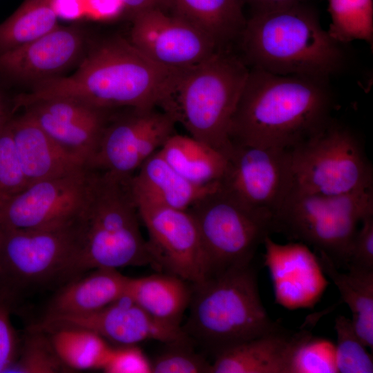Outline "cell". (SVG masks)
<instances>
[{"label": "cell", "mask_w": 373, "mask_h": 373, "mask_svg": "<svg viewBox=\"0 0 373 373\" xmlns=\"http://www.w3.org/2000/svg\"><path fill=\"white\" fill-rule=\"evenodd\" d=\"M335 106L329 79L249 68L231 119L233 145L289 150L322 129Z\"/></svg>", "instance_id": "6da1fadb"}, {"label": "cell", "mask_w": 373, "mask_h": 373, "mask_svg": "<svg viewBox=\"0 0 373 373\" xmlns=\"http://www.w3.org/2000/svg\"><path fill=\"white\" fill-rule=\"evenodd\" d=\"M180 71L152 61L129 41L113 38L95 47L72 75L33 84L17 97L16 106L66 97L105 111L158 107Z\"/></svg>", "instance_id": "7a4b0ae2"}, {"label": "cell", "mask_w": 373, "mask_h": 373, "mask_svg": "<svg viewBox=\"0 0 373 373\" xmlns=\"http://www.w3.org/2000/svg\"><path fill=\"white\" fill-rule=\"evenodd\" d=\"M238 41L249 68L276 75L329 80L349 62L347 44L330 36L308 3L251 15Z\"/></svg>", "instance_id": "3957f363"}, {"label": "cell", "mask_w": 373, "mask_h": 373, "mask_svg": "<svg viewBox=\"0 0 373 373\" xmlns=\"http://www.w3.org/2000/svg\"><path fill=\"white\" fill-rule=\"evenodd\" d=\"M131 177L90 169L79 216V249L66 276L96 269L152 265L142 236Z\"/></svg>", "instance_id": "277c9868"}, {"label": "cell", "mask_w": 373, "mask_h": 373, "mask_svg": "<svg viewBox=\"0 0 373 373\" xmlns=\"http://www.w3.org/2000/svg\"><path fill=\"white\" fill-rule=\"evenodd\" d=\"M249 70L240 56L219 49L201 63L182 69L158 107L190 136L228 159L233 149L230 122Z\"/></svg>", "instance_id": "5b68a950"}, {"label": "cell", "mask_w": 373, "mask_h": 373, "mask_svg": "<svg viewBox=\"0 0 373 373\" xmlns=\"http://www.w3.org/2000/svg\"><path fill=\"white\" fill-rule=\"evenodd\" d=\"M192 287L189 314L182 328L191 341L214 356L280 326L262 305L253 262Z\"/></svg>", "instance_id": "8992f818"}, {"label": "cell", "mask_w": 373, "mask_h": 373, "mask_svg": "<svg viewBox=\"0 0 373 373\" xmlns=\"http://www.w3.org/2000/svg\"><path fill=\"white\" fill-rule=\"evenodd\" d=\"M372 215L373 188L336 195L291 191L274 216V232L347 267L357 225Z\"/></svg>", "instance_id": "52a82bcc"}, {"label": "cell", "mask_w": 373, "mask_h": 373, "mask_svg": "<svg viewBox=\"0 0 373 373\" xmlns=\"http://www.w3.org/2000/svg\"><path fill=\"white\" fill-rule=\"evenodd\" d=\"M288 151L291 191L336 195L373 188V169L361 140L333 118Z\"/></svg>", "instance_id": "ba28073f"}, {"label": "cell", "mask_w": 373, "mask_h": 373, "mask_svg": "<svg viewBox=\"0 0 373 373\" xmlns=\"http://www.w3.org/2000/svg\"><path fill=\"white\" fill-rule=\"evenodd\" d=\"M187 210L198 227L207 278L252 263L260 245L274 232L271 214L245 207L220 186Z\"/></svg>", "instance_id": "9c48e42d"}, {"label": "cell", "mask_w": 373, "mask_h": 373, "mask_svg": "<svg viewBox=\"0 0 373 373\" xmlns=\"http://www.w3.org/2000/svg\"><path fill=\"white\" fill-rule=\"evenodd\" d=\"M126 108L111 112L90 168L130 177L175 133V122L162 110Z\"/></svg>", "instance_id": "30bf717a"}, {"label": "cell", "mask_w": 373, "mask_h": 373, "mask_svg": "<svg viewBox=\"0 0 373 373\" xmlns=\"http://www.w3.org/2000/svg\"><path fill=\"white\" fill-rule=\"evenodd\" d=\"M82 237L79 218L53 229L1 230L0 271L23 284L66 276Z\"/></svg>", "instance_id": "8fae6325"}, {"label": "cell", "mask_w": 373, "mask_h": 373, "mask_svg": "<svg viewBox=\"0 0 373 373\" xmlns=\"http://www.w3.org/2000/svg\"><path fill=\"white\" fill-rule=\"evenodd\" d=\"M288 150L233 145L220 186L240 204L273 216L293 189Z\"/></svg>", "instance_id": "7c38bea8"}, {"label": "cell", "mask_w": 373, "mask_h": 373, "mask_svg": "<svg viewBox=\"0 0 373 373\" xmlns=\"http://www.w3.org/2000/svg\"><path fill=\"white\" fill-rule=\"evenodd\" d=\"M90 168L28 184L0 203L1 230L46 229L66 226L79 218Z\"/></svg>", "instance_id": "4fadbf2b"}, {"label": "cell", "mask_w": 373, "mask_h": 373, "mask_svg": "<svg viewBox=\"0 0 373 373\" xmlns=\"http://www.w3.org/2000/svg\"><path fill=\"white\" fill-rule=\"evenodd\" d=\"M137 207L147 230L146 245L152 265L192 285L206 280L203 249L189 211L150 204Z\"/></svg>", "instance_id": "5bb4252c"}, {"label": "cell", "mask_w": 373, "mask_h": 373, "mask_svg": "<svg viewBox=\"0 0 373 373\" xmlns=\"http://www.w3.org/2000/svg\"><path fill=\"white\" fill-rule=\"evenodd\" d=\"M129 41L152 61L175 70L194 66L219 50L195 26L158 8L133 17Z\"/></svg>", "instance_id": "9a60e30c"}, {"label": "cell", "mask_w": 373, "mask_h": 373, "mask_svg": "<svg viewBox=\"0 0 373 373\" xmlns=\"http://www.w3.org/2000/svg\"><path fill=\"white\" fill-rule=\"evenodd\" d=\"M64 327L89 330L118 346L148 340L169 344L188 338L182 327L159 321L126 297L86 314L46 316L34 326L45 332Z\"/></svg>", "instance_id": "2e32d148"}, {"label": "cell", "mask_w": 373, "mask_h": 373, "mask_svg": "<svg viewBox=\"0 0 373 373\" xmlns=\"http://www.w3.org/2000/svg\"><path fill=\"white\" fill-rule=\"evenodd\" d=\"M262 245L276 303L289 310L313 308L329 284L318 256L301 242L279 244L268 236Z\"/></svg>", "instance_id": "e0dca14e"}, {"label": "cell", "mask_w": 373, "mask_h": 373, "mask_svg": "<svg viewBox=\"0 0 373 373\" xmlns=\"http://www.w3.org/2000/svg\"><path fill=\"white\" fill-rule=\"evenodd\" d=\"M84 46L82 32L60 27L17 47L0 52V72L35 84L60 76L81 57Z\"/></svg>", "instance_id": "ac0fdd59"}, {"label": "cell", "mask_w": 373, "mask_h": 373, "mask_svg": "<svg viewBox=\"0 0 373 373\" xmlns=\"http://www.w3.org/2000/svg\"><path fill=\"white\" fill-rule=\"evenodd\" d=\"M7 124L28 185L89 167L53 140L26 111Z\"/></svg>", "instance_id": "d6986e66"}, {"label": "cell", "mask_w": 373, "mask_h": 373, "mask_svg": "<svg viewBox=\"0 0 373 373\" xmlns=\"http://www.w3.org/2000/svg\"><path fill=\"white\" fill-rule=\"evenodd\" d=\"M310 332H294L280 325L216 355L210 373H288L293 352Z\"/></svg>", "instance_id": "ffe728a7"}, {"label": "cell", "mask_w": 373, "mask_h": 373, "mask_svg": "<svg viewBox=\"0 0 373 373\" xmlns=\"http://www.w3.org/2000/svg\"><path fill=\"white\" fill-rule=\"evenodd\" d=\"M136 205L150 204L187 210L220 182L194 184L176 172L157 151L139 168L130 180Z\"/></svg>", "instance_id": "44dd1931"}, {"label": "cell", "mask_w": 373, "mask_h": 373, "mask_svg": "<svg viewBox=\"0 0 373 373\" xmlns=\"http://www.w3.org/2000/svg\"><path fill=\"white\" fill-rule=\"evenodd\" d=\"M193 287L175 275L165 273L128 278L125 296L159 321L182 327Z\"/></svg>", "instance_id": "7402d4cb"}, {"label": "cell", "mask_w": 373, "mask_h": 373, "mask_svg": "<svg viewBox=\"0 0 373 373\" xmlns=\"http://www.w3.org/2000/svg\"><path fill=\"white\" fill-rule=\"evenodd\" d=\"M94 270L63 288L52 300L46 316L86 314L124 297L128 277L115 269Z\"/></svg>", "instance_id": "603a6c76"}, {"label": "cell", "mask_w": 373, "mask_h": 373, "mask_svg": "<svg viewBox=\"0 0 373 373\" xmlns=\"http://www.w3.org/2000/svg\"><path fill=\"white\" fill-rule=\"evenodd\" d=\"M173 15L207 35L219 49L238 41L247 19L242 0H169Z\"/></svg>", "instance_id": "cb8c5ba5"}, {"label": "cell", "mask_w": 373, "mask_h": 373, "mask_svg": "<svg viewBox=\"0 0 373 373\" xmlns=\"http://www.w3.org/2000/svg\"><path fill=\"white\" fill-rule=\"evenodd\" d=\"M158 151L176 172L200 185L220 182L228 164V159L209 145L175 133Z\"/></svg>", "instance_id": "d4e9b609"}, {"label": "cell", "mask_w": 373, "mask_h": 373, "mask_svg": "<svg viewBox=\"0 0 373 373\" xmlns=\"http://www.w3.org/2000/svg\"><path fill=\"white\" fill-rule=\"evenodd\" d=\"M318 260L325 275L338 288L342 300L352 312L353 327L364 345L373 350V271L348 269L346 273L325 253L318 251Z\"/></svg>", "instance_id": "484cf974"}, {"label": "cell", "mask_w": 373, "mask_h": 373, "mask_svg": "<svg viewBox=\"0 0 373 373\" xmlns=\"http://www.w3.org/2000/svg\"><path fill=\"white\" fill-rule=\"evenodd\" d=\"M24 108L53 140L83 159L90 167L111 111L92 119H58L34 106Z\"/></svg>", "instance_id": "4316f807"}, {"label": "cell", "mask_w": 373, "mask_h": 373, "mask_svg": "<svg viewBox=\"0 0 373 373\" xmlns=\"http://www.w3.org/2000/svg\"><path fill=\"white\" fill-rule=\"evenodd\" d=\"M50 332L56 354L69 369L103 370L113 350L105 339L85 329L64 327Z\"/></svg>", "instance_id": "83f0119b"}, {"label": "cell", "mask_w": 373, "mask_h": 373, "mask_svg": "<svg viewBox=\"0 0 373 373\" xmlns=\"http://www.w3.org/2000/svg\"><path fill=\"white\" fill-rule=\"evenodd\" d=\"M53 0H24L0 24V51L36 39L59 26Z\"/></svg>", "instance_id": "f1b7e54d"}, {"label": "cell", "mask_w": 373, "mask_h": 373, "mask_svg": "<svg viewBox=\"0 0 373 373\" xmlns=\"http://www.w3.org/2000/svg\"><path fill=\"white\" fill-rule=\"evenodd\" d=\"M331 18L328 32L336 41L348 44L362 40L372 46L373 0H327Z\"/></svg>", "instance_id": "f546056e"}, {"label": "cell", "mask_w": 373, "mask_h": 373, "mask_svg": "<svg viewBox=\"0 0 373 373\" xmlns=\"http://www.w3.org/2000/svg\"><path fill=\"white\" fill-rule=\"evenodd\" d=\"M68 368L56 354L45 332L32 329L7 373H58Z\"/></svg>", "instance_id": "4dcf8cb0"}, {"label": "cell", "mask_w": 373, "mask_h": 373, "mask_svg": "<svg viewBox=\"0 0 373 373\" xmlns=\"http://www.w3.org/2000/svg\"><path fill=\"white\" fill-rule=\"evenodd\" d=\"M336 365L338 373H372V355L356 334L351 320L343 315L335 319Z\"/></svg>", "instance_id": "1f68e13d"}, {"label": "cell", "mask_w": 373, "mask_h": 373, "mask_svg": "<svg viewBox=\"0 0 373 373\" xmlns=\"http://www.w3.org/2000/svg\"><path fill=\"white\" fill-rule=\"evenodd\" d=\"M288 373H338L335 344L310 332L293 352Z\"/></svg>", "instance_id": "d6a6232c"}, {"label": "cell", "mask_w": 373, "mask_h": 373, "mask_svg": "<svg viewBox=\"0 0 373 373\" xmlns=\"http://www.w3.org/2000/svg\"><path fill=\"white\" fill-rule=\"evenodd\" d=\"M27 186L10 128L5 122L0 126V203Z\"/></svg>", "instance_id": "836d02e7"}, {"label": "cell", "mask_w": 373, "mask_h": 373, "mask_svg": "<svg viewBox=\"0 0 373 373\" xmlns=\"http://www.w3.org/2000/svg\"><path fill=\"white\" fill-rule=\"evenodd\" d=\"M189 338L171 343L168 350L151 361L153 373H210L211 363L186 344Z\"/></svg>", "instance_id": "e575fe53"}, {"label": "cell", "mask_w": 373, "mask_h": 373, "mask_svg": "<svg viewBox=\"0 0 373 373\" xmlns=\"http://www.w3.org/2000/svg\"><path fill=\"white\" fill-rule=\"evenodd\" d=\"M107 373H151V361L137 345L113 347L103 369Z\"/></svg>", "instance_id": "d590c367"}, {"label": "cell", "mask_w": 373, "mask_h": 373, "mask_svg": "<svg viewBox=\"0 0 373 373\" xmlns=\"http://www.w3.org/2000/svg\"><path fill=\"white\" fill-rule=\"evenodd\" d=\"M361 224L353 240L347 268L373 271V215Z\"/></svg>", "instance_id": "8d00e7d4"}, {"label": "cell", "mask_w": 373, "mask_h": 373, "mask_svg": "<svg viewBox=\"0 0 373 373\" xmlns=\"http://www.w3.org/2000/svg\"><path fill=\"white\" fill-rule=\"evenodd\" d=\"M18 354L16 333L8 310L0 305V373H5Z\"/></svg>", "instance_id": "74e56055"}, {"label": "cell", "mask_w": 373, "mask_h": 373, "mask_svg": "<svg viewBox=\"0 0 373 373\" xmlns=\"http://www.w3.org/2000/svg\"><path fill=\"white\" fill-rule=\"evenodd\" d=\"M86 15L96 19H109L124 10L119 0H86Z\"/></svg>", "instance_id": "f35d334b"}, {"label": "cell", "mask_w": 373, "mask_h": 373, "mask_svg": "<svg viewBox=\"0 0 373 373\" xmlns=\"http://www.w3.org/2000/svg\"><path fill=\"white\" fill-rule=\"evenodd\" d=\"M244 5L249 6L251 15L267 13L286 9L309 0H242Z\"/></svg>", "instance_id": "ab89813d"}, {"label": "cell", "mask_w": 373, "mask_h": 373, "mask_svg": "<svg viewBox=\"0 0 373 373\" xmlns=\"http://www.w3.org/2000/svg\"><path fill=\"white\" fill-rule=\"evenodd\" d=\"M53 6L58 17L77 19L86 15V0H53Z\"/></svg>", "instance_id": "60d3db41"}, {"label": "cell", "mask_w": 373, "mask_h": 373, "mask_svg": "<svg viewBox=\"0 0 373 373\" xmlns=\"http://www.w3.org/2000/svg\"><path fill=\"white\" fill-rule=\"evenodd\" d=\"M124 7V11L131 15H135L150 9L170 8L169 0H119Z\"/></svg>", "instance_id": "b9f144b4"}, {"label": "cell", "mask_w": 373, "mask_h": 373, "mask_svg": "<svg viewBox=\"0 0 373 373\" xmlns=\"http://www.w3.org/2000/svg\"><path fill=\"white\" fill-rule=\"evenodd\" d=\"M5 123L3 120V104L2 102L0 97V126Z\"/></svg>", "instance_id": "7bdbcfd3"}, {"label": "cell", "mask_w": 373, "mask_h": 373, "mask_svg": "<svg viewBox=\"0 0 373 373\" xmlns=\"http://www.w3.org/2000/svg\"><path fill=\"white\" fill-rule=\"evenodd\" d=\"M1 228L0 226V247H1Z\"/></svg>", "instance_id": "ee69618b"}]
</instances>
